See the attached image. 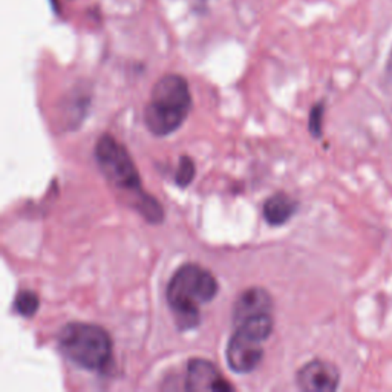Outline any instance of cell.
<instances>
[{
    "label": "cell",
    "mask_w": 392,
    "mask_h": 392,
    "mask_svg": "<svg viewBox=\"0 0 392 392\" xmlns=\"http://www.w3.org/2000/svg\"><path fill=\"white\" fill-rule=\"evenodd\" d=\"M264 357V341L236 330L231 334L227 345V363L239 374H247L255 371Z\"/></svg>",
    "instance_id": "5b68a950"
},
{
    "label": "cell",
    "mask_w": 392,
    "mask_h": 392,
    "mask_svg": "<svg viewBox=\"0 0 392 392\" xmlns=\"http://www.w3.org/2000/svg\"><path fill=\"white\" fill-rule=\"evenodd\" d=\"M219 285L207 268L198 264H185L172 276L168 285V302L181 330L195 328L199 323V311L214 301Z\"/></svg>",
    "instance_id": "7a4b0ae2"
},
{
    "label": "cell",
    "mask_w": 392,
    "mask_h": 392,
    "mask_svg": "<svg viewBox=\"0 0 392 392\" xmlns=\"http://www.w3.org/2000/svg\"><path fill=\"white\" fill-rule=\"evenodd\" d=\"M322 117H323V104H316L310 115V130L314 137H321L322 134Z\"/></svg>",
    "instance_id": "7c38bea8"
},
{
    "label": "cell",
    "mask_w": 392,
    "mask_h": 392,
    "mask_svg": "<svg viewBox=\"0 0 392 392\" xmlns=\"http://www.w3.org/2000/svg\"><path fill=\"white\" fill-rule=\"evenodd\" d=\"M192 109L189 83L178 74L158 80L144 109V123L152 134L165 137L176 132L187 119Z\"/></svg>",
    "instance_id": "3957f363"
},
{
    "label": "cell",
    "mask_w": 392,
    "mask_h": 392,
    "mask_svg": "<svg viewBox=\"0 0 392 392\" xmlns=\"http://www.w3.org/2000/svg\"><path fill=\"white\" fill-rule=\"evenodd\" d=\"M58 348L66 358L88 371H103L112 358V341L98 325L72 322L58 333Z\"/></svg>",
    "instance_id": "277c9868"
},
{
    "label": "cell",
    "mask_w": 392,
    "mask_h": 392,
    "mask_svg": "<svg viewBox=\"0 0 392 392\" xmlns=\"http://www.w3.org/2000/svg\"><path fill=\"white\" fill-rule=\"evenodd\" d=\"M296 383L305 392H333L341 384V371L334 363L314 358L297 371Z\"/></svg>",
    "instance_id": "8992f818"
},
{
    "label": "cell",
    "mask_w": 392,
    "mask_h": 392,
    "mask_svg": "<svg viewBox=\"0 0 392 392\" xmlns=\"http://www.w3.org/2000/svg\"><path fill=\"white\" fill-rule=\"evenodd\" d=\"M38 305H40V299L34 291L31 290L20 291L14 299V311L19 316L26 319H30L37 313Z\"/></svg>",
    "instance_id": "30bf717a"
},
{
    "label": "cell",
    "mask_w": 392,
    "mask_h": 392,
    "mask_svg": "<svg viewBox=\"0 0 392 392\" xmlns=\"http://www.w3.org/2000/svg\"><path fill=\"white\" fill-rule=\"evenodd\" d=\"M273 299L267 290L261 287H251L242 291L233 305V323L239 325L247 319L271 313Z\"/></svg>",
    "instance_id": "ba28073f"
},
{
    "label": "cell",
    "mask_w": 392,
    "mask_h": 392,
    "mask_svg": "<svg viewBox=\"0 0 392 392\" xmlns=\"http://www.w3.org/2000/svg\"><path fill=\"white\" fill-rule=\"evenodd\" d=\"M387 86H388V91L392 94V52L387 63Z\"/></svg>",
    "instance_id": "4fadbf2b"
},
{
    "label": "cell",
    "mask_w": 392,
    "mask_h": 392,
    "mask_svg": "<svg viewBox=\"0 0 392 392\" xmlns=\"http://www.w3.org/2000/svg\"><path fill=\"white\" fill-rule=\"evenodd\" d=\"M184 388L187 391H231L233 387L225 380L214 363L205 358H192L187 363Z\"/></svg>",
    "instance_id": "52a82bcc"
},
{
    "label": "cell",
    "mask_w": 392,
    "mask_h": 392,
    "mask_svg": "<svg viewBox=\"0 0 392 392\" xmlns=\"http://www.w3.org/2000/svg\"><path fill=\"white\" fill-rule=\"evenodd\" d=\"M95 158L100 170L109 184L137 199L135 209L149 222H161L164 216L161 205L150 195L143 192L138 170L128 149L123 144H119L112 135L104 134L97 141Z\"/></svg>",
    "instance_id": "6da1fadb"
},
{
    "label": "cell",
    "mask_w": 392,
    "mask_h": 392,
    "mask_svg": "<svg viewBox=\"0 0 392 392\" xmlns=\"http://www.w3.org/2000/svg\"><path fill=\"white\" fill-rule=\"evenodd\" d=\"M297 203L296 199L288 196L287 194H276L268 198L264 204V218L270 225L277 227L288 222L291 216L296 214Z\"/></svg>",
    "instance_id": "9c48e42d"
},
{
    "label": "cell",
    "mask_w": 392,
    "mask_h": 392,
    "mask_svg": "<svg viewBox=\"0 0 392 392\" xmlns=\"http://www.w3.org/2000/svg\"><path fill=\"white\" fill-rule=\"evenodd\" d=\"M195 178V163L189 157H181L175 174V183L179 187H187Z\"/></svg>",
    "instance_id": "8fae6325"
}]
</instances>
